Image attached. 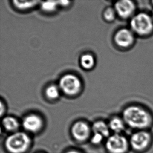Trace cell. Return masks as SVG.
Masks as SVG:
<instances>
[{"label":"cell","instance_id":"obj_1","mask_svg":"<svg viewBox=\"0 0 153 153\" xmlns=\"http://www.w3.org/2000/svg\"><path fill=\"white\" fill-rule=\"evenodd\" d=\"M122 117L126 126L134 131L151 130L153 126V117L148 110L138 105H130L122 113Z\"/></svg>","mask_w":153,"mask_h":153},{"label":"cell","instance_id":"obj_2","mask_svg":"<svg viewBox=\"0 0 153 153\" xmlns=\"http://www.w3.org/2000/svg\"><path fill=\"white\" fill-rule=\"evenodd\" d=\"M131 151L135 153L148 151L153 143V134L151 130L134 131L128 137Z\"/></svg>","mask_w":153,"mask_h":153},{"label":"cell","instance_id":"obj_3","mask_svg":"<svg viewBox=\"0 0 153 153\" xmlns=\"http://www.w3.org/2000/svg\"><path fill=\"white\" fill-rule=\"evenodd\" d=\"M31 144L28 135L23 132H16L9 135L5 141V147L10 153H24Z\"/></svg>","mask_w":153,"mask_h":153},{"label":"cell","instance_id":"obj_4","mask_svg":"<svg viewBox=\"0 0 153 153\" xmlns=\"http://www.w3.org/2000/svg\"><path fill=\"white\" fill-rule=\"evenodd\" d=\"M130 26L132 31L135 33L139 35H147L153 30V19L146 13H139L131 19Z\"/></svg>","mask_w":153,"mask_h":153},{"label":"cell","instance_id":"obj_5","mask_svg":"<svg viewBox=\"0 0 153 153\" xmlns=\"http://www.w3.org/2000/svg\"><path fill=\"white\" fill-rule=\"evenodd\" d=\"M105 148L109 153H128L130 151L128 137L123 134H112L108 137Z\"/></svg>","mask_w":153,"mask_h":153},{"label":"cell","instance_id":"obj_6","mask_svg":"<svg viewBox=\"0 0 153 153\" xmlns=\"http://www.w3.org/2000/svg\"><path fill=\"white\" fill-rule=\"evenodd\" d=\"M60 89L68 96H74L81 90V81L78 77L73 74H66L60 79Z\"/></svg>","mask_w":153,"mask_h":153},{"label":"cell","instance_id":"obj_7","mask_svg":"<svg viewBox=\"0 0 153 153\" xmlns=\"http://www.w3.org/2000/svg\"><path fill=\"white\" fill-rule=\"evenodd\" d=\"M91 128L87 123L79 121L75 122L72 126L71 134L73 138L78 142L86 141L91 134Z\"/></svg>","mask_w":153,"mask_h":153},{"label":"cell","instance_id":"obj_8","mask_svg":"<svg viewBox=\"0 0 153 153\" xmlns=\"http://www.w3.org/2000/svg\"><path fill=\"white\" fill-rule=\"evenodd\" d=\"M22 126L26 131L37 133L41 130L42 128L43 121L39 116L35 114H31L24 118Z\"/></svg>","mask_w":153,"mask_h":153},{"label":"cell","instance_id":"obj_9","mask_svg":"<svg viewBox=\"0 0 153 153\" xmlns=\"http://www.w3.org/2000/svg\"><path fill=\"white\" fill-rule=\"evenodd\" d=\"M134 41V36L132 30L128 29H120L114 36L116 44L122 48L130 47Z\"/></svg>","mask_w":153,"mask_h":153},{"label":"cell","instance_id":"obj_10","mask_svg":"<svg viewBox=\"0 0 153 153\" xmlns=\"http://www.w3.org/2000/svg\"><path fill=\"white\" fill-rule=\"evenodd\" d=\"M114 10L117 14L121 18L128 19L133 14L135 6L134 3L131 1H120L116 2Z\"/></svg>","mask_w":153,"mask_h":153},{"label":"cell","instance_id":"obj_11","mask_svg":"<svg viewBox=\"0 0 153 153\" xmlns=\"http://www.w3.org/2000/svg\"><path fill=\"white\" fill-rule=\"evenodd\" d=\"M110 130L113 134H123L127 126L122 117H114L108 123Z\"/></svg>","mask_w":153,"mask_h":153},{"label":"cell","instance_id":"obj_12","mask_svg":"<svg viewBox=\"0 0 153 153\" xmlns=\"http://www.w3.org/2000/svg\"><path fill=\"white\" fill-rule=\"evenodd\" d=\"M92 131L94 133L100 134L107 138L110 135V133L111 132L108 124L102 121H96L92 126Z\"/></svg>","mask_w":153,"mask_h":153},{"label":"cell","instance_id":"obj_13","mask_svg":"<svg viewBox=\"0 0 153 153\" xmlns=\"http://www.w3.org/2000/svg\"><path fill=\"white\" fill-rule=\"evenodd\" d=\"M4 128L9 132H15L19 127V121L13 117H6L2 120Z\"/></svg>","mask_w":153,"mask_h":153},{"label":"cell","instance_id":"obj_14","mask_svg":"<svg viewBox=\"0 0 153 153\" xmlns=\"http://www.w3.org/2000/svg\"><path fill=\"white\" fill-rule=\"evenodd\" d=\"M81 64L83 68L90 70L95 65V59L93 56L90 54H85L81 58Z\"/></svg>","mask_w":153,"mask_h":153},{"label":"cell","instance_id":"obj_15","mask_svg":"<svg viewBox=\"0 0 153 153\" xmlns=\"http://www.w3.org/2000/svg\"><path fill=\"white\" fill-rule=\"evenodd\" d=\"M13 4L15 7L21 10H25L33 7L36 6L38 2L37 1H14Z\"/></svg>","mask_w":153,"mask_h":153},{"label":"cell","instance_id":"obj_16","mask_svg":"<svg viewBox=\"0 0 153 153\" xmlns=\"http://www.w3.org/2000/svg\"><path fill=\"white\" fill-rule=\"evenodd\" d=\"M58 4V1H49L42 2L41 3V7L42 10L46 12H53L56 9Z\"/></svg>","mask_w":153,"mask_h":153},{"label":"cell","instance_id":"obj_17","mask_svg":"<svg viewBox=\"0 0 153 153\" xmlns=\"http://www.w3.org/2000/svg\"><path fill=\"white\" fill-rule=\"evenodd\" d=\"M46 94L47 97L50 100H56L59 97L60 92L57 86L51 85L46 89Z\"/></svg>","mask_w":153,"mask_h":153},{"label":"cell","instance_id":"obj_18","mask_svg":"<svg viewBox=\"0 0 153 153\" xmlns=\"http://www.w3.org/2000/svg\"><path fill=\"white\" fill-rule=\"evenodd\" d=\"M116 14L117 13L115 10L114 8L110 7L105 10V12L103 13V16L106 21L111 22L114 21L116 18Z\"/></svg>","mask_w":153,"mask_h":153},{"label":"cell","instance_id":"obj_19","mask_svg":"<svg viewBox=\"0 0 153 153\" xmlns=\"http://www.w3.org/2000/svg\"><path fill=\"white\" fill-rule=\"evenodd\" d=\"M104 138L105 137L102 135L97 133H94L93 137H91V142L95 145H97L102 143Z\"/></svg>","mask_w":153,"mask_h":153},{"label":"cell","instance_id":"obj_20","mask_svg":"<svg viewBox=\"0 0 153 153\" xmlns=\"http://www.w3.org/2000/svg\"><path fill=\"white\" fill-rule=\"evenodd\" d=\"M70 2L68 1H58V4L61 5V6H66L69 5Z\"/></svg>","mask_w":153,"mask_h":153},{"label":"cell","instance_id":"obj_21","mask_svg":"<svg viewBox=\"0 0 153 153\" xmlns=\"http://www.w3.org/2000/svg\"><path fill=\"white\" fill-rule=\"evenodd\" d=\"M1 116H2V114H3V110L4 111V105H3V103H2V102H1Z\"/></svg>","mask_w":153,"mask_h":153},{"label":"cell","instance_id":"obj_22","mask_svg":"<svg viewBox=\"0 0 153 153\" xmlns=\"http://www.w3.org/2000/svg\"><path fill=\"white\" fill-rule=\"evenodd\" d=\"M66 153H81L77 151H75V150H71V151H69L67 152Z\"/></svg>","mask_w":153,"mask_h":153},{"label":"cell","instance_id":"obj_23","mask_svg":"<svg viewBox=\"0 0 153 153\" xmlns=\"http://www.w3.org/2000/svg\"><path fill=\"white\" fill-rule=\"evenodd\" d=\"M152 19H153V12H152Z\"/></svg>","mask_w":153,"mask_h":153},{"label":"cell","instance_id":"obj_24","mask_svg":"<svg viewBox=\"0 0 153 153\" xmlns=\"http://www.w3.org/2000/svg\"></svg>","mask_w":153,"mask_h":153}]
</instances>
